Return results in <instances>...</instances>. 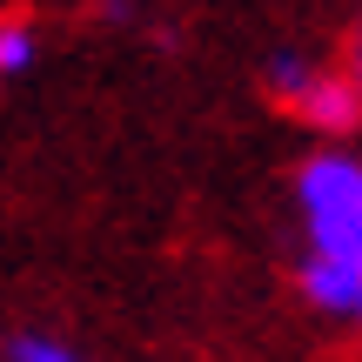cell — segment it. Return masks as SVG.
Returning a JSON list of instances; mask_svg holds the SVG:
<instances>
[{
  "instance_id": "6da1fadb",
  "label": "cell",
  "mask_w": 362,
  "mask_h": 362,
  "mask_svg": "<svg viewBox=\"0 0 362 362\" xmlns=\"http://www.w3.org/2000/svg\"><path fill=\"white\" fill-rule=\"evenodd\" d=\"M302 194V221H309L315 255L362 269V161L349 155H315L296 181Z\"/></svg>"
},
{
  "instance_id": "7a4b0ae2",
  "label": "cell",
  "mask_w": 362,
  "mask_h": 362,
  "mask_svg": "<svg viewBox=\"0 0 362 362\" xmlns=\"http://www.w3.org/2000/svg\"><path fill=\"white\" fill-rule=\"evenodd\" d=\"M269 88L282 94V107H296L302 121H315V128H329V134H342V128L362 121V88L349 74H315V67H302V61H275Z\"/></svg>"
},
{
  "instance_id": "3957f363",
  "label": "cell",
  "mask_w": 362,
  "mask_h": 362,
  "mask_svg": "<svg viewBox=\"0 0 362 362\" xmlns=\"http://www.w3.org/2000/svg\"><path fill=\"white\" fill-rule=\"evenodd\" d=\"M302 296H309L315 309H329V315H362V269L309 255L302 262Z\"/></svg>"
},
{
  "instance_id": "277c9868",
  "label": "cell",
  "mask_w": 362,
  "mask_h": 362,
  "mask_svg": "<svg viewBox=\"0 0 362 362\" xmlns=\"http://www.w3.org/2000/svg\"><path fill=\"white\" fill-rule=\"evenodd\" d=\"M7 362H81V356L67 349V342H54V336H13Z\"/></svg>"
},
{
  "instance_id": "5b68a950",
  "label": "cell",
  "mask_w": 362,
  "mask_h": 362,
  "mask_svg": "<svg viewBox=\"0 0 362 362\" xmlns=\"http://www.w3.org/2000/svg\"><path fill=\"white\" fill-rule=\"evenodd\" d=\"M27 61H34V40H27L21 21H7V34H0V67H7V74H21Z\"/></svg>"
}]
</instances>
